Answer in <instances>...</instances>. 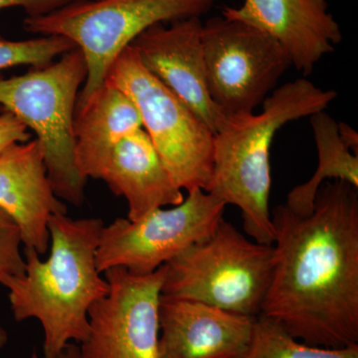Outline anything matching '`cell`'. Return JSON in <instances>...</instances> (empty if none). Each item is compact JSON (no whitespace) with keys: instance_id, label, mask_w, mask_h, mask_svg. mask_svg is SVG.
I'll use <instances>...</instances> for the list:
<instances>
[{"instance_id":"obj_1","label":"cell","mask_w":358,"mask_h":358,"mask_svg":"<svg viewBox=\"0 0 358 358\" xmlns=\"http://www.w3.org/2000/svg\"><path fill=\"white\" fill-rule=\"evenodd\" d=\"M272 222L275 267L261 315L307 345H358V188L326 181L312 214L279 205Z\"/></svg>"},{"instance_id":"obj_2","label":"cell","mask_w":358,"mask_h":358,"mask_svg":"<svg viewBox=\"0 0 358 358\" xmlns=\"http://www.w3.org/2000/svg\"><path fill=\"white\" fill-rule=\"evenodd\" d=\"M103 226L99 218L54 214L48 222V258L41 260L35 250L24 248V274L0 282L8 289L14 320L35 319L41 324L45 358H55L71 343L85 341L90 308L109 293L96 261Z\"/></svg>"},{"instance_id":"obj_3","label":"cell","mask_w":358,"mask_h":358,"mask_svg":"<svg viewBox=\"0 0 358 358\" xmlns=\"http://www.w3.org/2000/svg\"><path fill=\"white\" fill-rule=\"evenodd\" d=\"M338 96L307 79L275 89L259 114L231 115L214 134L213 171L207 192L241 210L245 232L254 241L273 245L270 211V150L285 124L324 110Z\"/></svg>"},{"instance_id":"obj_4","label":"cell","mask_w":358,"mask_h":358,"mask_svg":"<svg viewBox=\"0 0 358 358\" xmlns=\"http://www.w3.org/2000/svg\"><path fill=\"white\" fill-rule=\"evenodd\" d=\"M87 74L86 59L76 47L21 76H0V105L34 131L54 192L77 207L84 203L87 179L77 167L73 124Z\"/></svg>"},{"instance_id":"obj_5","label":"cell","mask_w":358,"mask_h":358,"mask_svg":"<svg viewBox=\"0 0 358 358\" xmlns=\"http://www.w3.org/2000/svg\"><path fill=\"white\" fill-rule=\"evenodd\" d=\"M275 260L273 245L247 239L222 218L210 236L164 265L162 296L256 317L262 313Z\"/></svg>"},{"instance_id":"obj_6","label":"cell","mask_w":358,"mask_h":358,"mask_svg":"<svg viewBox=\"0 0 358 358\" xmlns=\"http://www.w3.org/2000/svg\"><path fill=\"white\" fill-rule=\"evenodd\" d=\"M215 0H75L42 15L27 16L26 31L69 39L86 59L77 103L105 83L113 62L138 35L159 23L200 17Z\"/></svg>"},{"instance_id":"obj_7","label":"cell","mask_w":358,"mask_h":358,"mask_svg":"<svg viewBox=\"0 0 358 358\" xmlns=\"http://www.w3.org/2000/svg\"><path fill=\"white\" fill-rule=\"evenodd\" d=\"M133 101L169 176L180 189L206 192L213 171L214 133L141 62L131 46L119 54L105 80Z\"/></svg>"},{"instance_id":"obj_8","label":"cell","mask_w":358,"mask_h":358,"mask_svg":"<svg viewBox=\"0 0 358 358\" xmlns=\"http://www.w3.org/2000/svg\"><path fill=\"white\" fill-rule=\"evenodd\" d=\"M187 193L181 203L155 209L140 220L117 218L103 226L96 255L99 272L121 267L134 275H150L210 236L226 204L201 188Z\"/></svg>"},{"instance_id":"obj_9","label":"cell","mask_w":358,"mask_h":358,"mask_svg":"<svg viewBox=\"0 0 358 358\" xmlns=\"http://www.w3.org/2000/svg\"><path fill=\"white\" fill-rule=\"evenodd\" d=\"M201 41L209 95L226 117L254 113L292 66L272 37L222 15L202 23Z\"/></svg>"},{"instance_id":"obj_10","label":"cell","mask_w":358,"mask_h":358,"mask_svg":"<svg viewBox=\"0 0 358 358\" xmlns=\"http://www.w3.org/2000/svg\"><path fill=\"white\" fill-rule=\"evenodd\" d=\"M109 293L90 308L82 358H159L164 265L150 275L115 267L103 273Z\"/></svg>"},{"instance_id":"obj_11","label":"cell","mask_w":358,"mask_h":358,"mask_svg":"<svg viewBox=\"0 0 358 358\" xmlns=\"http://www.w3.org/2000/svg\"><path fill=\"white\" fill-rule=\"evenodd\" d=\"M201 31L200 17L159 23L129 46L143 65L215 134L226 115L209 95Z\"/></svg>"},{"instance_id":"obj_12","label":"cell","mask_w":358,"mask_h":358,"mask_svg":"<svg viewBox=\"0 0 358 358\" xmlns=\"http://www.w3.org/2000/svg\"><path fill=\"white\" fill-rule=\"evenodd\" d=\"M222 16L272 37L306 76L343 40L326 0H244L240 6H226Z\"/></svg>"},{"instance_id":"obj_13","label":"cell","mask_w":358,"mask_h":358,"mask_svg":"<svg viewBox=\"0 0 358 358\" xmlns=\"http://www.w3.org/2000/svg\"><path fill=\"white\" fill-rule=\"evenodd\" d=\"M255 319L162 296L159 358H243Z\"/></svg>"},{"instance_id":"obj_14","label":"cell","mask_w":358,"mask_h":358,"mask_svg":"<svg viewBox=\"0 0 358 358\" xmlns=\"http://www.w3.org/2000/svg\"><path fill=\"white\" fill-rule=\"evenodd\" d=\"M0 208L20 226L25 249L45 255L50 245L49 219L67 214V206L52 188L36 138L0 152Z\"/></svg>"},{"instance_id":"obj_15","label":"cell","mask_w":358,"mask_h":358,"mask_svg":"<svg viewBox=\"0 0 358 358\" xmlns=\"http://www.w3.org/2000/svg\"><path fill=\"white\" fill-rule=\"evenodd\" d=\"M102 179L128 203V219L138 221L162 207L183 201L182 192L169 176L145 129L122 138L101 169Z\"/></svg>"},{"instance_id":"obj_16","label":"cell","mask_w":358,"mask_h":358,"mask_svg":"<svg viewBox=\"0 0 358 358\" xmlns=\"http://www.w3.org/2000/svg\"><path fill=\"white\" fill-rule=\"evenodd\" d=\"M140 129L143 124L133 101L109 84L103 83L86 101L77 103L73 131L81 176L98 179L115 145Z\"/></svg>"},{"instance_id":"obj_17","label":"cell","mask_w":358,"mask_h":358,"mask_svg":"<svg viewBox=\"0 0 358 358\" xmlns=\"http://www.w3.org/2000/svg\"><path fill=\"white\" fill-rule=\"evenodd\" d=\"M319 164L312 178L289 192L286 206L299 216H308L315 209V196L326 181L341 180L358 188V154L341 138L338 122L324 110L310 115Z\"/></svg>"},{"instance_id":"obj_18","label":"cell","mask_w":358,"mask_h":358,"mask_svg":"<svg viewBox=\"0 0 358 358\" xmlns=\"http://www.w3.org/2000/svg\"><path fill=\"white\" fill-rule=\"evenodd\" d=\"M296 339L277 320L259 315L243 358H358V345L320 348Z\"/></svg>"},{"instance_id":"obj_19","label":"cell","mask_w":358,"mask_h":358,"mask_svg":"<svg viewBox=\"0 0 358 358\" xmlns=\"http://www.w3.org/2000/svg\"><path fill=\"white\" fill-rule=\"evenodd\" d=\"M74 48L72 41L61 36L14 41L0 35V70L22 65L43 67Z\"/></svg>"},{"instance_id":"obj_20","label":"cell","mask_w":358,"mask_h":358,"mask_svg":"<svg viewBox=\"0 0 358 358\" xmlns=\"http://www.w3.org/2000/svg\"><path fill=\"white\" fill-rule=\"evenodd\" d=\"M20 226L0 208V282L7 277H20L25 272V259Z\"/></svg>"},{"instance_id":"obj_21","label":"cell","mask_w":358,"mask_h":358,"mask_svg":"<svg viewBox=\"0 0 358 358\" xmlns=\"http://www.w3.org/2000/svg\"><path fill=\"white\" fill-rule=\"evenodd\" d=\"M30 138L29 129L15 115L7 110L0 114V152L14 143H26Z\"/></svg>"},{"instance_id":"obj_22","label":"cell","mask_w":358,"mask_h":358,"mask_svg":"<svg viewBox=\"0 0 358 358\" xmlns=\"http://www.w3.org/2000/svg\"><path fill=\"white\" fill-rule=\"evenodd\" d=\"M72 1L75 0H0V10L20 7L24 9L27 16L42 15Z\"/></svg>"},{"instance_id":"obj_23","label":"cell","mask_w":358,"mask_h":358,"mask_svg":"<svg viewBox=\"0 0 358 358\" xmlns=\"http://www.w3.org/2000/svg\"><path fill=\"white\" fill-rule=\"evenodd\" d=\"M338 131L339 134H341V138L345 141V145L353 152L358 154V134L355 131V129L345 124V122H338Z\"/></svg>"},{"instance_id":"obj_24","label":"cell","mask_w":358,"mask_h":358,"mask_svg":"<svg viewBox=\"0 0 358 358\" xmlns=\"http://www.w3.org/2000/svg\"><path fill=\"white\" fill-rule=\"evenodd\" d=\"M30 358H45L43 355H40L36 350L32 352ZM55 358H82L81 352H80V346L77 343H71L66 345L64 350H62Z\"/></svg>"},{"instance_id":"obj_25","label":"cell","mask_w":358,"mask_h":358,"mask_svg":"<svg viewBox=\"0 0 358 358\" xmlns=\"http://www.w3.org/2000/svg\"><path fill=\"white\" fill-rule=\"evenodd\" d=\"M7 341H8V334H7L6 329L0 326V350L6 346Z\"/></svg>"}]
</instances>
